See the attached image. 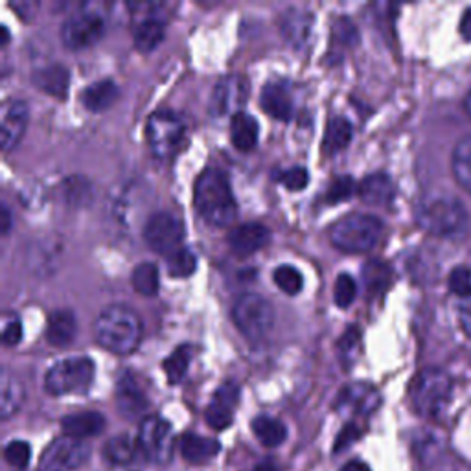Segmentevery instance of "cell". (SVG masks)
<instances>
[{
	"label": "cell",
	"instance_id": "4dcf8cb0",
	"mask_svg": "<svg viewBox=\"0 0 471 471\" xmlns=\"http://www.w3.org/2000/svg\"><path fill=\"white\" fill-rule=\"evenodd\" d=\"M252 432H255L258 442L266 448H278L287 437L283 422L267 414H260L252 420Z\"/></svg>",
	"mask_w": 471,
	"mask_h": 471
},
{
	"label": "cell",
	"instance_id": "9f6ffc18",
	"mask_svg": "<svg viewBox=\"0 0 471 471\" xmlns=\"http://www.w3.org/2000/svg\"><path fill=\"white\" fill-rule=\"evenodd\" d=\"M0 33H3V41H0V45H6L8 39H10V31H8V28L3 26V28H0Z\"/></svg>",
	"mask_w": 471,
	"mask_h": 471
},
{
	"label": "cell",
	"instance_id": "f907efd6",
	"mask_svg": "<svg viewBox=\"0 0 471 471\" xmlns=\"http://www.w3.org/2000/svg\"><path fill=\"white\" fill-rule=\"evenodd\" d=\"M12 8L22 17V19H31L35 10L39 8V3H12Z\"/></svg>",
	"mask_w": 471,
	"mask_h": 471
},
{
	"label": "cell",
	"instance_id": "1f68e13d",
	"mask_svg": "<svg viewBox=\"0 0 471 471\" xmlns=\"http://www.w3.org/2000/svg\"><path fill=\"white\" fill-rule=\"evenodd\" d=\"M451 168L457 183L471 196V135L464 136L455 146Z\"/></svg>",
	"mask_w": 471,
	"mask_h": 471
},
{
	"label": "cell",
	"instance_id": "11a10c76",
	"mask_svg": "<svg viewBox=\"0 0 471 471\" xmlns=\"http://www.w3.org/2000/svg\"><path fill=\"white\" fill-rule=\"evenodd\" d=\"M464 109H466V113L471 117V89H469V92L464 98Z\"/></svg>",
	"mask_w": 471,
	"mask_h": 471
},
{
	"label": "cell",
	"instance_id": "8fae6325",
	"mask_svg": "<svg viewBox=\"0 0 471 471\" xmlns=\"http://www.w3.org/2000/svg\"><path fill=\"white\" fill-rule=\"evenodd\" d=\"M185 238V225L171 212H155L144 223V240L159 255H173Z\"/></svg>",
	"mask_w": 471,
	"mask_h": 471
},
{
	"label": "cell",
	"instance_id": "681fc988",
	"mask_svg": "<svg viewBox=\"0 0 471 471\" xmlns=\"http://www.w3.org/2000/svg\"><path fill=\"white\" fill-rule=\"evenodd\" d=\"M458 313H460V322H462L464 332L471 337V299H464Z\"/></svg>",
	"mask_w": 471,
	"mask_h": 471
},
{
	"label": "cell",
	"instance_id": "ba28073f",
	"mask_svg": "<svg viewBox=\"0 0 471 471\" xmlns=\"http://www.w3.org/2000/svg\"><path fill=\"white\" fill-rule=\"evenodd\" d=\"M185 122L175 111L170 109H159L152 113L146 124V138L150 144V150L157 159H171L180 144L185 140Z\"/></svg>",
	"mask_w": 471,
	"mask_h": 471
},
{
	"label": "cell",
	"instance_id": "44dd1931",
	"mask_svg": "<svg viewBox=\"0 0 471 471\" xmlns=\"http://www.w3.org/2000/svg\"><path fill=\"white\" fill-rule=\"evenodd\" d=\"M61 427L66 437L83 440L89 437H98L105 429V416L96 411H82L65 416L61 420Z\"/></svg>",
	"mask_w": 471,
	"mask_h": 471
},
{
	"label": "cell",
	"instance_id": "277c9868",
	"mask_svg": "<svg viewBox=\"0 0 471 471\" xmlns=\"http://www.w3.org/2000/svg\"><path fill=\"white\" fill-rule=\"evenodd\" d=\"M383 225L371 214H348L330 229V241L345 252H367L374 249L381 238Z\"/></svg>",
	"mask_w": 471,
	"mask_h": 471
},
{
	"label": "cell",
	"instance_id": "7a4b0ae2",
	"mask_svg": "<svg viewBox=\"0 0 471 471\" xmlns=\"http://www.w3.org/2000/svg\"><path fill=\"white\" fill-rule=\"evenodd\" d=\"M94 336L105 350L126 355L131 353L140 343L142 322L131 308L124 304H111L103 308L96 317Z\"/></svg>",
	"mask_w": 471,
	"mask_h": 471
},
{
	"label": "cell",
	"instance_id": "ab89813d",
	"mask_svg": "<svg viewBox=\"0 0 471 471\" xmlns=\"http://www.w3.org/2000/svg\"><path fill=\"white\" fill-rule=\"evenodd\" d=\"M355 192V180L350 175H337L332 179V183L326 190L324 201L328 205H336L341 201H346Z\"/></svg>",
	"mask_w": 471,
	"mask_h": 471
},
{
	"label": "cell",
	"instance_id": "f1b7e54d",
	"mask_svg": "<svg viewBox=\"0 0 471 471\" xmlns=\"http://www.w3.org/2000/svg\"><path fill=\"white\" fill-rule=\"evenodd\" d=\"M24 402V387L22 383L10 374L8 369H3L0 376V416L8 420L13 416Z\"/></svg>",
	"mask_w": 471,
	"mask_h": 471
},
{
	"label": "cell",
	"instance_id": "60d3db41",
	"mask_svg": "<svg viewBox=\"0 0 471 471\" xmlns=\"http://www.w3.org/2000/svg\"><path fill=\"white\" fill-rule=\"evenodd\" d=\"M357 285L348 273H341L334 285V301L339 308H348L355 301Z\"/></svg>",
	"mask_w": 471,
	"mask_h": 471
},
{
	"label": "cell",
	"instance_id": "5bb4252c",
	"mask_svg": "<svg viewBox=\"0 0 471 471\" xmlns=\"http://www.w3.org/2000/svg\"><path fill=\"white\" fill-rule=\"evenodd\" d=\"M379 402L381 397L378 388L369 383L359 381V383H350L339 390L336 409L345 414L367 416L378 409Z\"/></svg>",
	"mask_w": 471,
	"mask_h": 471
},
{
	"label": "cell",
	"instance_id": "30bf717a",
	"mask_svg": "<svg viewBox=\"0 0 471 471\" xmlns=\"http://www.w3.org/2000/svg\"><path fill=\"white\" fill-rule=\"evenodd\" d=\"M105 31V19L94 8L83 6L70 13L61 26V39L70 50H82L92 47Z\"/></svg>",
	"mask_w": 471,
	"mask_h": 471
},
{
	"label": "cell",
	"instance_id": "bcb514c9",
	"mask_svg": "<svg viewBox=\"0 0 471 471\" xmlns=\"http://www.w3.org/2000/svg\"><path fill=\"white\" fill-rule=\"evenodd\" d=\"M89 194H91V185L82 177H70L65 183V196L72 205L85 203L89 199Z\"/></svg>",
	"mask_w": 471,
	"mask_h": 471
},
{
	"label": "cell",
	"instance_id": "f35d334b",
	"mask_svg": "<svg viewBox=\"0 0 471 471\" xmlns=\"http://www.w3.org/2000/svg\"><path fill=\"white\" fill-rule=\"evenodd\" d=\"M339 348V357L345 365L355 363V359L361 352V332L355 328V326H350L343 332V336L337 341Z\"/></svg>",
	"mask_w": 471,
	"mask_h": 471
},
{
	"label": "cell",
	"instance_id": "d590c367",
	"mask_svg": "<svg viewBox=\"0 0 471 471\" xmlns=\"http://www.w3.org/2000/svg\"><path fill=\"white\" fill-rule=\"evenodd\" d=\"M197 266V258L194 255V250L188 247L177 249L173 255L168 257V273L175 278H188L194 275Z\"/></svg>",
	"mask_w": 471,
	"mask_h": 471
},
{
	"label": "cell",
	"instance_id": "7402d4cb",
	"mask_svg": "<svg viewBox=\"0 0 471 471\" xmlns=\"http://www.w3.org/2000/svg\"><path fill=\"white\" fill-rule=\"evenodd\" d=\"M357 194L369 205L383 206L392 203L396 196V187L387 173H371L359 183Z\"/></svg>",
	"mask_w": 471,
	"mask_h": 471
},
{
	"label": "cell",
	"instance_id": "7c38bea8",
	"mask_svg": "<svg viewBox=\"0 0 471 471\" xmlns=\"http://www.w3.org/2000/svg\"><path fill=\"white\" fill-rule=\"evenodd\" d=\"M91 458V448L85 440L61 437L48 444L39 460V471H74Z\"/></svg>",
	"mask_w": 471,
	"mask_h": 471
},
{
	"label": "cell",
	"instance_id": "5b68a950",
	"mask_svg": "<svg viewBox=\"0 0 471 471\" xmlns=\"http://www.w3.org/2000/svg\"><path fill=\"white\" fill-rule=\"evenodd\" d=\"M451 397V379L440 369L422 371L411 385V402L418 414L439 418Z\"/></svg>",
	"mask_w": 471,
	"mask_h": 471
},
{
	"label": "cell",
	"instance_id": "2e32d148",
	"mask_svg": "<svg viewBox=\"0 0 471 471\" xmlns=\"http://www.w3.org/2000/svg\"><path fill=\"white\" fill-rule=\"evenodd\" d=\"M278 26L283 39L297 50H304L311 39L313 13L304 8H285L278 15Z\"/></svg>",
	"mask_w": 471,
	"mask_h": 471
},
{
	"label": "cell",
	"instance_id": "74e56055",
	"mask_svg": "<svg viewBox=\"0 0 471 471\" xmlns=\"http://www.w3.org/2000/svg\"><path fill=\"white\" fill-rule=\"evenodd\" d=\"M363 278L371 293H379L388 285L390 269L379 260H371L363 267Z\"/></svg>",
	"mask_w": 471,
	"mask_h": 471
},
{
	"label": "cell",
	"instance_id": "816d5d0a",
	"mask_svg": "<svg viewBox=\"0 0 471 471\" xmlns=\"http://www.w3.org/2000/svg\"><path fill=\"white\" fill-rule=\"evenodd\" d=\"M12 229V212L8 205H0V232L8 234Z\"/></svg>",
	"mask_w": 471,
	"mask_h": 471
},
{
	"label": "cell",
	"instance_id": "83f0119b",
	"mask_svg": "<svg viewBox=\"0 0 471 471\" xmlns=\"http://www.w3.org/2000/svg\"><path fill=\"white\" fill-rule=\"evenodd\" d=\"M164 33H166V24L161 17L157 15L144 17L135 26V31H133L135 47L140 52H152L161 45V41L164 39Z\"/></svg>",
	"mask_w": 471,
	"mask_h": 471
},
{
	"label": "cell",
	"instance_id": "8992f818",
	"mask_svg": "<svg viewBox=\"0 0 471 471\" xmlns=\"http://www.w3.org/2000/svg\"><path fill=\"white\" fill-rule=\"evenodd\" d=\"M232 318L238 330L252 343L262 341L275 324V308L273 304L258 295L245 293L232 306Z\"/></svg>",
	"mask_w": 471,
	"mask_h": 471
},
{
	"label": "cell",
	"instance_id": "ffe728a7",
	"mask_svg": "<svg viewBox=\"0 0 471 471\" xmlns=\"http://www.w3.org/2000/svg\"><path fill=\"white\" fill-rule=\"evenodd\" d=\"M260 105L269 117L276 120H289L295 113L293 96L280 82H271L264 87L260 96Z\"/></svg>",
	"mask_w": 471,
	"mask_h": 471
},
{
	"label": "cell",
	"instance_id": "cb8c5ba5",
	"mask_svg": "<svg viewBox=\"0 0 471 471\" xmlns=\"http://www.w3.org/2000/svg\"><path fill=\"white\" fill-rule=\"evenodd\" d=\"M31 80H33V85L39 91L50 96H56V98H63L68 92V85H70L68 70L57 63L38 68L33 72Z\"/></svg>",
	"mask_w": 471,
	"mask_h": 471
},
{
	"label": "cell",
	"instance_id": "d6a6232c",
	"mask_svg": "<svg viewBox=\"0 0 471 471\" xmlns=\"http://www.w3.org/2000/svg\"><path fill=\"white\" fill-rule=\"evenodd\" d=\"M131 283L136 292L144 297H153L159 292V269L152 262L138 264L131 273Z\"/></svg>",
	"mask_w": 471,
	"mask_h": 471
},
{
	"label": "cell",
	"instance_id": "ee69618b",
	"mask_svg": "<svg viewBox=\"0 0 471 471\" xmlns=\"http://www.w3.org/2000/svg\"><path fill=\"white\" fill-rule=\"evenodd\" d=\"M31 457V448L24 440H13L4 449V458L13 467H26Z\"/></svg>",
	"mask_w": 471,
	"mask_h": 471
},
{
	"label": "cell",
	"instance_id": "f546056e",
	"mask_svg": "<svg viewBox=\"0 0 471 471\" xmlns=\"http://www.w3.org/2000/svg\"><path fill=\"white\" fill-rule=\"evenodd\" d=\"M353 129L352 124L345 117H332L326 124L324 138H322V152L326 155H334L345 150L352 140Z\"/></svg>",
	"mask_w": 471,
	"mask_h": 471
},
{
	"label": "cell",
	"instance_id": "e575fe53",
	"mask_svg": "<svg viewBox=\"0 0 471 471\" xmlns=\"http://www.w3.org/2000/svg\"><path fill=\"white\" fill-rule=\"evenodd\" d=\"M138 451L136 440L129 439L127 434H120V437H115L109 440L103 448V455L109 462H113L117 466H126L129 464Z\"/></svg>",
	"mask_w": 471,
	"mask_h": 471
},
{
	"label": "cell",
	"instance_id": "484cf974",
	"mask_svg": "<svg viewBox=\"0 0 471 471\" xmlns=\"http://www.w3.org/2000/svg\"><path fill=\"white\" fill-rule=\"evenodd\" d=\"M118 94L120 89L113 80H98L83 89L82 103L89 109V111L100 113L111 107L118 98Z\"/></svg>",
	"mask_w": 471,
	"mask_h": 471
},
{
	"label": "cell",
	"instance_id": "ac0fdd59",
	"mask_svg": "<svg viewBox=\"0 0 471 471\" xmlns=\"http://www.w3.org/2000/svg\"><path fill=\"white\" fill-rule=\"evenodd\" d=\"M148 406V397L138 381L133 378V374L126 372L117 385V407L120 414L127 420H135L146 414Z\"/></svg>",
	"mask_w": 471,
	"mask_h": 471
},
{
	"label": "cell",
	"instance_id": "4fadbf2b",
	"mask_svg": "<svg viewBox=\"0 0 471 471\" xmlns=\"http://www.w3.org/2000/svg\"><path fill=\"white\" fill-rule=\"evenodd\" d=\"M249 83L240 74L223 76L215 83L210 98V109L214 115H236L247 100Z\"/></svg>",
	"mask_w": 471,
	"mask_h": 471
},
{
	"label": "cell",
	"instance_id": "7dc6e473",
	"mask_svg": "<svg viewBox=\"0 0 471 471\" xmlns=\"http://www.w3.org/2000/svg\"><path fill=\"white\" fill-rule=\"evenodd\" d=\"M22 339V324L17 317H6L3 322V343L13 346Z\"/></svg>",
	"mask_w": 471,
	"mask_h": 471
},
{
	"label": "cell",
	"instance_id": "7bdbcfd3",
	"mask_svg": "<svg viewBox=\"0 0 471 471\" xmlns=\"http://www.w3.org/2000/svg\"><path fill=\"white\" fill-rule=\"evenodd\" d=\"M332 35H334V39H332L334 47L346 48V47L355 45V41H357V30L352 24V21L346 19V17H341V19L336 21Z\"/></svg>",
	"mask_w": 471,
	"mask_h": 471
},
{
	"label": "cell",
	"instance_id": "8d00e7d4",
	"mask_svg": "<svg viewBox=\"0 0 471 471\" xmlns=\"http://www.w3.org/2000/svg\"><path fill=\"white\" fill-rule=\"evenodd\" d=\"M273 278H275V283L287 295H297L304 285L302 273L289 264L278 266L273 273Z\"/></svg>",
	"mask_w": 471,
	"mask_h": 471
},
{
	"label": "cell",
	"instance_id": "4316f807",
	"mask_svg": "<svg viewBox=\"0 0 471 471\" xmlns=\"http://www.w3.org/2000/svg\"><path fill=\"white\" fill-rule=\"evenodd\" d=\"M258 122L249 113H236L231 118V140L240 152H249L257 146L258 142Z\"/></svg>",
	"mask_w": 471,
	"mask_h": 471
},
{
	"label": "cell",
	"instance_id": "f6af8a7d",
	"mask_svg": "<svg viewBox=\"0 0 471 471\" xmlns=\"http://www.w3.org/2000/svg\"><path fill=\"white\" fill-rule=\"evenodd\" d=\"M449 289L460 299H471V271L455 267L449 275Z\"/></svg>",
	"mask_w": 471,
	"mask_h": 471
},
{
	"label": "cell",
	"instance_id": "d6986e66",
	"mask_svg": "<svg viewBox=\"0 0 471 471\" xmlns=\"http://www.w3.org/2000/svg\"><path fill=\"white\" fill-rule=\"evenodd\" d=\"M269 229L262 223H243L229 232V245L234 255L250 257L269 243Z\"/></svg>",
	"mask_w": 471,
	"mask_h": 471
},
{
	"label": "cell",
	"instance_id": "db71d44e",
	"mask_svg": "<svg viewBox=\"0 0 471 471\" xmlns=\"http://www.w3.org/2000/svg\"><path fill=\"white\" fill-rule=\"evenodd\" d=\"M341 471H371V467L367 466V464H363V462H348V464H345L343 467H341Z\"/></svg>",
	"mask_w": 471,
	"mask_h": 471
},
{
	"label": "cell",
	"instance_id": "836d02e7",
	"mask_svg": "<svg viewBox=\"0 0 471 471\" xmlns=\"http://www.w3.org/2000/svg\"><path fill=\"white\" fill-rule=\"evenodd\" d=\"M192 352L194 350L190 345H180L164 359L162 369H164L170 383H179L180 379L185 378V374L188 372V367H190V361H192Z\"/></svg>",
	"mask_w": 471,
	"mask_h": 471
},
{
	"label": "cell",
	"instance_id": "6da1fadb",
	"mask_svg": "<svg viewBox=\"0 0 471 471\" xmlns=\"http://www.w3.org/2000/svg\"><path fill=\"white\" fill-rule=\"evenodd\" d=\"M194 206L212 227H227L236 220L238 203L223 170L206 168L199 173L194 185Z\"/></svg>",
	"mask_w": 471,
	"mask_h": 471
},
{
	"label": "cell",
	"instance_id": "b9f144b4",
	"mask_svg": "<svg viewBox=\"0 0 471 471\" xmlns=\"http://www.w3.org/2000/svg\"><path fill=\"white\" fill-rule=\"evenodd\" d=\"M280 183L287 188V190H293V192H299V190H304L310 183V173L306 168L302 166H293V168H287L283 171L278 173L276 177Z\"/></svg>",
	"mask_w": 471,
	"mask_h": 471
},
{
	"label": "cell",
	"instance_id": "603a6c76",
	"mask_svg": "<svg viewBox=\"0 0 471 471\" xmlns=\"http://www.w3.org/2000/svg\"><path fill=\"white\" fill-rule=\"evenodd\" d=\"M78 334L76 315L70 310H56L47 320V339L54 346H68Z\"/></svg>",
	"mask_w": 471,
	"mask_h": 471
},
{
	"label": "cell",
	"instance_id": "f5cc1de1",
	"mask_svg": "<svg viewBox=\"0 0 471 471\" xmlns=\"http://www.w3.org/2000/svg\"><path fill=\"white\" fill-rule=\"evenodd\" d=\"M458 30H460V35H462V38H464L466 41L471 43V8L466 10V12L462 13V19H460V26H458Z\"/></svg>",
	"mask_w": 471,
	"mask_h": 471
},
{
	"label": "cell",
	"instance_id": "9c48e42d",
	"mask_svg": "<svg viewBox=\"0 0 471 471\" xmlns=\"http://www.w3.org/2000/svg\"><path fill=\"white\" fill-rule=\"evenodd\" d=\"M138 451L155 464H168L173 457V427L161 416H146L138 427Z\"/></svg>",
	"mask_w": 471,
	"mask_h": 471
},
{
	"label": "cell",
	"instance_id": "3957f363",
	"mask_svg": "<svg viewBox=\"0 0 471 471\" xmlns=\"http://www.w3.org/2000/svg\"><path fill=\"white\" fill-rule=\"evenodd\" d=\"M418 225L440 238L462 236L467 231L469 215L466 206L449 194H429L416 206Z\"/></svg>",
	"mask_w": 471,
	"mask_h": 471
},
{
	"label": "cell",
	"instance_id": "c3c4849f",
	"mask_svg": "<svg viewBox=\"0 0 471 471\" xmlns=\"http://www.w3.org/2000/svg\"><path fill=\"white\" fill-rule=\"evenodd\" d=\"M359 434H361V431L357 429V425L355 423H348L339 434V439L336 442V451H343L345 448H348L352 442H355L359 439Z\"/></svg>",
	"mask_w": 471,
	"mask_h": 471
},
{
	"label": "cell",
	"instance_id": "9a60e30c",
	"mask_svg": "<svg viewBox=\"0 0 471 471\" xmlns=\"http://www.w3.org/2000/svg\"><path fill=\"white\" fill-rule=\"evenodd\" d=\"M28 107L22 100H6L0 107V144L10 152L21 142L28 126Z\"/></svg>",
	"mask_w": 471,
	"mask_h": 471
},
{
	"label": "cell",
	"instance_id": "e0dca14e",
	"mask_svg": "<svg viewBox=\"0 0 471 471\" xmlns=\"http://www.w3.org/2000/svg\"><path fill=\"white\" fill-rule=\"evenodd\" d=\"M240 400V385L236 381H225L215 390L212 402L206 409V422L212 429L223 431L232 423L234 407Z\"/></svg>",
	"mask_w": 471,
	"mask_h": 471
},
{
	"label": "cell",
	"instance_id": "52a82bcc",
	"mask_svg": "<svg viewBox=\"0 0 471 471\" xmlns=\"http://www.w3.org/2000/svg\"><path fill=\"white\" fill-rule=\"evenodd\" d=\"M94 379V363L89 357H66L54 363L45 376V388L54 396L82 394Z\"/></svg>",
	"mask_w": 471,
	"mask_h": 471
},
{
	"label": "cell",
	"instance_id": "6f0895ef",
	"mask_svg": "<svg viewBox=\"0 0 471 471\" xmlns=\"http://www.w3.org/2000/svg\"><path fill=\"white\" fill-rule=\"evenodd\" d=\"M255 471H278V469L273 467V466H269V464H262V466H258Z\"/></svg>",
	"mask_w": 471,
	"mask_h": 471
},
{
	"label": "cell",
	"instance_id": "d4e9b609",
	"mask_svg": "<svg viewBox=\"0 0 471 471\" xmlns=\"http://www.w3.org/2000/svg\"><path fill=\"white\" fill-rule=\"evenodd\" d=\"M220 451H222L220 442L214 439L199 437L196 432H187L185 437L180 439V453H183L185 460L190 464H205L212 460Z\"/></svg>",
	"mask_w": 471,
	"mask_h": 471
}]
</instances>
